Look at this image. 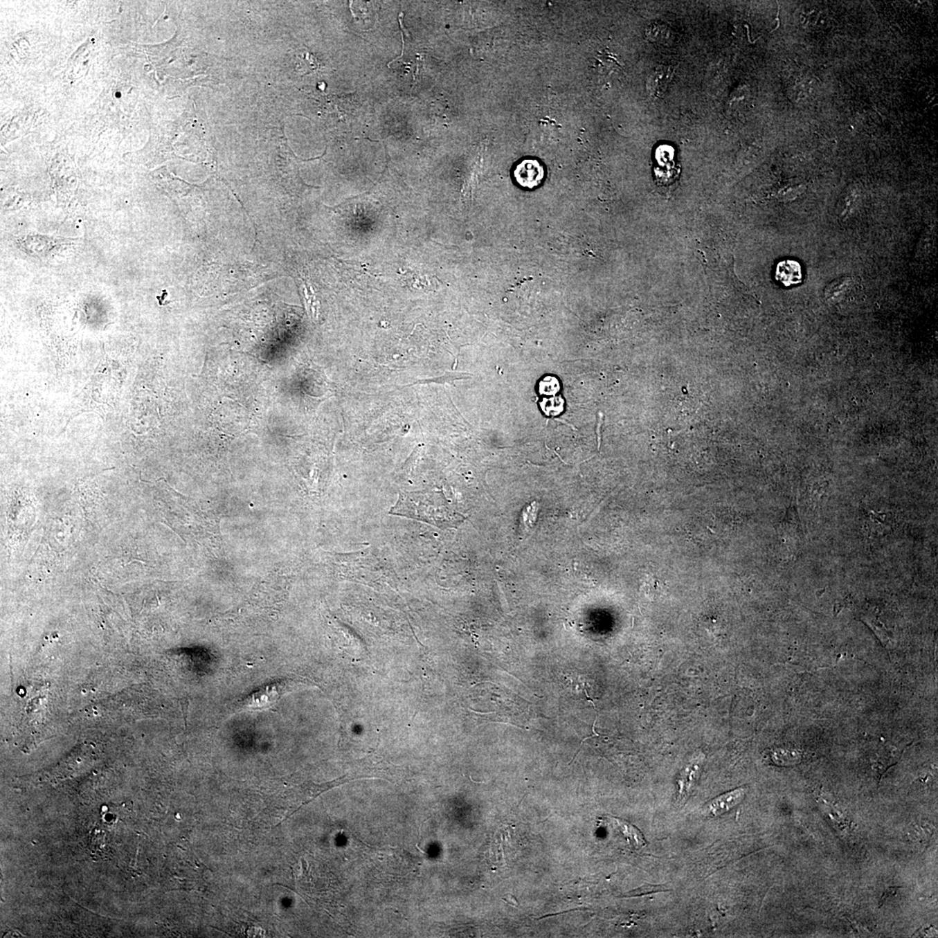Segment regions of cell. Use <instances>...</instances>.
Masks as SVG:
<instances>
[{"mask_svg":"<svg viewBox=\"0 0 938 938\" xmlns=\"http://www.w3.org/2000/svg\"><path fill=\"white\" fill-rule=\"evenodd\" d=\"M390 514L424 521L440 528L457 527L464 518L434 493L402 494Z\"/></svg>","mask_w":938,"mask_h":938,"instance_id":"obj_1","label":"cell"},{"mask_svg":"<svg viewBox=\"0 0 938 938\" xmlns=\"http://www.w3.org/2000/svg\"><path fill=\"white\" fill-rule=\"evenodd\" d=\"M286 684L284 682H275L267 687L258 689L249 695L242 702V707L250 710H262L276 704L281 696L285 694Z\"/></svg>","mask_w":938,"mask_h":938,"instance_id":"obj_2","label":"cell"},{"mask_svg":"<svg viewBox=\"0 0 938 938\" xmlns=\"http://www.w3.org/2000/svg\"><path fill=\"white\" fill-rule=\"evenodd\" d=\"M543 166L537 160L525 159L515 167L514 177L521 187L527 189L540 186L544 179Z\"/></svg>","mask_w":938,"mask_h":938,"instance_id":"obj_3","label":"cell"},{"mask_svg":"<svg viewBox=\"0 0 938 938\" xmlns=\"http://www.w3.org/2000/svg\"><path fill=\"white\" fill-rule=\"evenodd\" d=\"M674 76L673 67L660 64L648 75L647 91L654 98H662Z\"/></svg>","mask_w":938,"mask_h":938,"instance_id":"obj_4","label":"cell"},{"mask_svg":"<svg viewBox=\"0 0 938 938\" xmlns=\"http://www.w3.org/2000/svg\"><path fill=\"white\" fill-rule=\"evenodd\" d=\"M747 789L745 787L729 791L716 797L709 804L708 811L712 816H719L739 804L746 796Z\"/></svg>","mask_w":938,"mask_h":938,"instance_id":"obj_5","label":"cell"},{"mask_svg":"<svg viewBox=\"0 0 938 938\" xmlns=\"http://www.w3.org/2000/svg\"><path fill=\"white\" fill-rule=\"evenodd\" d=\"M775 278L784 286L800 285L802 282V267L799 262L784 260L777 265Z\"/></svg>","mask_w":938,"mask_h":938,"instance_id":"obj_6","label":"cell"},{"mask_svg":"<svg viewBox=\"0 0 938 938\" xmlns=\"http://www.w3.org/2000/svg\"><path fill=\"white\" fill-rule=\"evenodd\" d=\"M613 818L616 821L617 827L620 828V831L625 835L626 838H629L630 844L633 845L634 847L642 848L647 845V842L644 840L643 835L641 833L639 829H637L633 824L627 823L625 820H620V818Z\"/></svg>","mask_w":938,"mask_h":938,"instance_id":"obj_7","label":"cell"},{"mask_svg":"<svg viewBox=\"0 0 938 938\" xmlns=\"http://www.w3.org/2000/svg\"><path fill=\"white\" fill-rule=\"evenodd\" d=\"M851 285L852 280L848 276L836 279L835 281L829 285L827 289V295L829 296L828 298H830L831 296L845 294V292L851 287Z\"/></svg>","mask_w":938,"mask_h":938,"instance_id":"obj_8","label":"cell"},{"mask_svg":"<svg viewBox=\"0 0 938 938\" xmlns=\"http://www.w3.org/2000/svg\"><path fill=\"white\" fill-rule=\"evenodd\" d=\"M668 890H669V889L666 888V886L665 885H646L640 887V888L637 889L635 890H633V892H630V894H629V896H629V898L630 896H640L647 894H653V893L656 892H668Z\"/></svg>","mask_w":938,"mask_h":938,"instance_id":"obj_9","label":"cell"},{"mask_svg":"<svg viewBox=\"0 0 938 938\" xmlns=\"http://www.w3.org/2000/svg\"><path fill=\"white\" fill-rule=\"evenodd\" d=\"M503 900H504V901H506L508 903V905H513L514 907L520 906L519 903L517 902L516 899H515L514 896L513 895L507 894L506 896H504Z\"/></svg>","mask_w":938,"mask_h":938,"instance_id":"obj_10","label":"cell"}]
</instances>
